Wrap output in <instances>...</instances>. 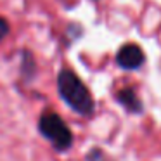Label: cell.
<instances>
[{
  "label": "cell",
  "instance_id": "obj_1",
  "mask_svg": "<svg viewBox=\"0 0 161 161\" xmlns=\"http://www.w3.org/2000/svg\"><path fill=\"white\" fill-rule=\"evenodd\" d=\"M57 90L59 95L73 111L81 116H90L95 109V102L87 85L71 69H63L57 75Z\"/></svg>",
  "mask_w": 161,
  "mask_h": 161
},
{
  "label": "cell",
  "instance_id": "obj_2",
  "mask_svg": "<svg viewBox=\"0 0 161 161\" xmlns=\"http://www.w3.org/2000/svg\"><path fill=\"white\" fill-rule=\"evenodd\" d=\"M38 128L42 132V135L47 140H50L56 146V149H59V151L68 149L73 144V133H71V130L68 128V125L56 113H45V114H42V118L38 121Z\"/></svg>",
  "mask_w": 161,
  "mask_h": 161
},
{
  "label": "cell",
  "instance_id": "obj_3",
  "mask_svg": "<svg viewBox=\"0 0 161 161\" xmlns=\"http://www.w3.org/2000/svg\"><path fill=\"white\" fill-rule=\"evenodd\" d=\"M146 63V54L142 47L133 42H126L116 52V64L125 71H135L140 69Z\"/></svg>",
  "mask_w": 161,
  "mask_h": 161
},
{
  "label": "cell",
  "instance_id": "obj_4",
  "mask_svg": "<svg viewBox=\"0 0 161 161\" xmlns=\"http://www.w3.org/2000/svg\"><path fill=\"white\" fill-rule=\"evenodd\" d=\"M116 101H118L128 113H132V114H140V113L144 111V104H142V101H140V97L137 95V92L130 87H125V88H121V90H118Z\"/></svg>",
  "mask_w": 161,
  "mask_h": 161
},
{
  "label": "cell",
  "instance_id": "obj_5",
  "mask_svg": "<svg viewBox=\"0 0 161 161\" xmlns=\"http://www.w3.org/2000/svg\"><path fill=\"white\" fill-rule=\"evenodd\" d=\"M87 161H111L101 149H92L87 156Z\"/></svg>",
  "mask_w": 161,
  "mask_h": 161
},
{
  "label": "cell",
  "instance_id": "obj_6",
  "mask_svg": "<svg viewBox=\"0 0 161 161\" xmlns=\"http://www.w3.org/2000/svg\"><path fill=\"white\" fill-rule=\"evenodd\" d=\"M9 33V23L4 18H0V40H4Z\"/></svg>",
  "mask_w": 161,
  "mask_h": 161
}]
</instances>
